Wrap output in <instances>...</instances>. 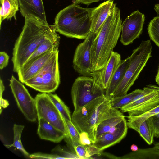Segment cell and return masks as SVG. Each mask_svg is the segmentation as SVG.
Masks as SVG:
<instances>
[{"label": "cell", "instance_id": "cell-1", "mask_svg": "<svg viewBox=\"0 0 159 159\" xmlns=\"http://www.w3.org/2000/svg\"><path fill=\"white\" fill-rule=\"evenodd\" d=\"M56 29L54 25L34 16L25 17L22 30L13 49L11 60L14 72L18 73L39 45Z\"/></svg>", "mask_w": 159, "mask_h": 159}, {"label": "cell", "instance_id": "cell-2", "mask_svg": "<svg viewBox=\"0 0 159 159\" xmlns=\"http://www.w3.org/2000/svg\"><path fill=\"white\" fill-rule=\"evenodd\" d=\"M120 11L114 4L95 38L91 48V69L98 71L105 66L116 45L122 30Z\"/></svg>", "mask_w": 159, "mask_h": 159}, {"label": "cell", "instance_id": "cell-3", "mask_svg": "<svg viewBox=\"0 0 159 159\" xmlns=\"http://www.w3.org/2000/svg\"><path fill=\"white\" fill-rule=\"evenodd\" d=\"M92 9L74 2L61 10L55 19L57 31L68 37L85 39L91 29Z\"/></svg>", "mask_w": 159, "mask_h": 159}, {"label": "cell", "instance_id": "cell-4", "mask_svg": "<svg viewBox=\"0 0 159 159\" xmlns=\"http://www.w3.org/2000/svg\"><path fill=\"white\" fill-rule=\"evenodd\" d=\"M152 48L151 40L142 41L139 45L133 51L129 66L112 98L127 94L152 57Z\"/></svg>", "mask_w": 159, "mask_h": 159}, {"label": "cell", "instance_id": "cell-5", "mask_svg": "<svg viewBox=\"0 0 159 159\" xmlns=\"http://www.w3.org/2000/svg\"><path fill=\"white\" fill-rule=\"evenodd\" d=\"M71 95L75 111L98 97L106 96L98 71L92 76L82 75L76 79L72 85Z\"/></svg>", "mask_w": 159, "mask_h": 159}, {"label": "cell", "instance_id": "cell-6", "mask_svg": "<svg viewBox=\"0 0 159 159\" xmlns=\"http://www.w3.org/2000/svg\"><path fill=\"white\" fill-rule=\"evenodd\" d=\"M122 115L120 111L111 107L110 100L107 98L97 107L89 109L82 116L72 121L80 133H88L93 143L96 140V129L100 122L110 117Z\"/></svg>", "mask_w": 159, "mask_h": 159}, {"label": "cell", "instance_id": "cell-7", "mask_svg": "<svg viewBox=\"0 0 159 159\" xmlns=\"http://www.w3.org/2000/svg\"><path fill=\"white\" fill-rule=\"evenodd\" d=\"M58 54V50L39 72L25 84L42 93L55 91L60 82Z\"/></svg>", "mask_w": 159, "mask_h": 159}, {"label": "cell", "instance_id": "cell-8", "mask_svg": "<svg viewBox=\"0 0 159 159\" xmlns=\"http://www.w3.org/2000/svg\"><path fill=\"white\" fill-rule=\"evenodd\" d=\"M38 119L42 118L63 132L65 137L70 136L63 118L50 98L48 93L37 94L35 98Z\"/></svg>", "mask_w": 159, "mask_h": 159}, {"label": "cell", "instance_id": "cell-9", "mask_svg": "<svg viewBox=\"0 0 159 159\" xmlns=\"http://www.w3.org/2000/svg\"><path fill=\"white\" fill-rule=\"evenodd\" d=\"M9 80V85L19 109L28 121L36 122L38 117L35 99L31 96L22 83L13 75Z\"/></svg>", "mask_w": 159, "mask_h": 159}, {"label": "cell", "instance_id": "cell-10", "mask_svg": "<svg viewBox=\"0 0 159 159\" xmlns=\"http://www.w3.org/2000/svg\"><path fill=\"white\" fill-rule=\"evenodd\" d=\"M97 35L89 33L84 41L77 47L73 60L75 70L83 76H92L91 69V50L94 40Z\"/></svg>", "mask_w": 159, "mask_h": 159}, {"label": "cell", "instance_id": "cell-11", "mask_svg": "<svg viewBox=\"0 0 159 159\" xmlns=\"http://www.w3.org/2000/svg\"><path fill=\"white\" fill-rule=\"evenodd\" d=\"M145 20L144 14L139 10L134 11L127 16L122 24L120 41L124 45L132 43L142 34Z\"/></svg>", "mask_w": 159, "mask_h": 159}, {"label": "cell", "instance_id": "cell-12", "mask_svg": "<svg viewBox=\"0 0 159 159\" xmlns=\"http://www.w3.org/2000/svg\"><path fill=\"white\" fill-rule=\"evenodd\" d=\"M159 105V90L154 89L146 96L132 102L120 109L123 112H128L129 117L140 116Z\"/></svg>", "mask_w": 159, "mask_h": 159}, {"label": "cell", "instance_id": "cell-13", "mask_svg": "<svg viewBox=\"0 0 159 159\" xmlns=\"http://www.w3.org/2000/svg\"><path fill=\"white\" fill-rule=\"evenodd\" d=\"M58 50V47L53 48L25 62L17 73L19 80L25 84L27 80L34 76Z\"/></svg>", "mask_w": 159, "mask_h": 159}, {"label": "cell", "instance_id": "cell-14", "mask_svg": "<svg viewBox=\"0 0 159 159\" xmlns=\"http://www.w3.org/2000/svg\"><path fill=\"white\" fill-rule=\"evenodd\" d=\"M126 120L124 118L110 131L96 138L93 143L101 150L119 143L126 136L128 131Z\"/></svg>", "mask_w": 159, "mask_h": 159}, {"label": "cell", "instance_id": "cell-15", "mask_svg": "<svg viewBox=\"0 0 159 159\" xmlns=\"http://www.w3.org/2000/svg\"><path fill=\"white\" fill-rule=\"evenodd\" d=\"M114 0H108L93 8L92 25L89 33L98 35L114 6Z\"/></svg>", "mask_w": 159, "mask_h": 159}, {"label": "cell", "instance_id": "cell-16", "mask_svg": "<svg viewBox=\"0 0 159 159\" xmlns=\"http://www.w3.org/2000/svg\"><path fill=\"white\" fill-rule=\"evenodd\" d=\"M121 60L120 55L113 51L105 66L98 71L100 84L105 90Z\"/></svg>", "mask_w": 159, "mask_h": 159}, {"label": "cell", "instance_id": "cell-17", "mask_svg": "<svg viewBox=\"0 0 159 159\" xmlns=\"http://www.w3.org/2000/svg\"><path fill=\"white\" fill-rule=\"evenodd\" d=\"M20 12L25 18L28 16L36 17L47 22L42 0H18Z\"/></svg>", "mask_w": 159, "mask_h": 159}, {"label": "cell", "instance_id": "cell-18", "mask_svg": "<svg viewBox=\"0 0 159 159\" xmlns=\"http://www.w3.org/2000/svg\"><path fill=\"white\" fill-rule=\"evenodd\" d=\"M37 134L43 140L54 143L61 142L66 137L65 134L42 118L38 119Z\"/></svg>", "mask_w": 159, "mask_h": 159}, {"label": "cell", "instance_id": "cell-19", "mask_svg": "<svg viewBox=\"0 0 159 159\" xmlns=\"http://www.w3.org/2000/svg\"><path fill=\"white\" fill-rule=\"evenodd\" d=\"M130 59V56L121 60L105 90V96L107 99L111 100L116 90L122 81L129 66Z\"/></svg>", "mask_w": 159, "mask_h": 159}, {"label": "cell", "instance_id": "cell-20", "mask_svg": "<svg viewBox=\"0 0 159 159\" xmlns=\"http://www.w3.org/2000/svg\"><path fill=\"white\" fill-rule=\"evenodd\" d=\"M54 30L38 46L33 54L26 62L29 61L39 56L50 50L59 47L60 37Z\"/></svg>", "mask_w": 159, "mask_h": 159}, {"label": "cell", "instance_id": "cell-21", "mask_svg": "<svg viewBox=\"0 0 159 159\" xmlns=\"http://www.w3.org/2000/svg\"><path fill=\"white\" fill-rule=\"evenodd\" d=\"M0 25L5 19L11 20L14 17L16 20V14L18 10V0H0Z\"/></svg>", "mask_w": 159, "mask_h": 159}, {"label": "cell", "instance_id": "cell-22", "mask_svg": "<svg viewBox=\"0 0 159 159\" xmlns=\"http://www.w3.org/2000/svg\"><path fill=\"white\" fill-rule=\"evenodd\" d=\"M159 159V149L154 146L151 148H139L123 156L119 159Z\"/></svg>", "mask_w": 159, "mask_h": 159}, {"label": "cell", "instance_id": "cell-23", "mask_svg": "<svg viewBox=\"0 0 159 159\" xmlns=\"http://www.w3.org/2000/svg\"><path fill=\"white\" fill-rule=\"evenodd\" d=\"M125 117L124 115L113 116L105 120L97 126L96 130V139L99 135L110 131L121 122Z\"/></svg>", "mask_w": 159, "mask_h": 159}, {"label": "cell", "instance_id": "cell-24", "mask_svg": "<svg viewBox=\"0 0 159 159\" xmlns=\"http://www.w3.org/2000/svg\"><path fill=\"white\" fill-rule=\"evenodd\" d=\"M159 113V105L145 113L134 117H126V123L128 128L137 131L139 125L148 118Z\"/></svg>", "mask_w": 159, "mask_h": 159}, {"label": "cell", "instance_id": "cell-25", "mask_svg": "<svg viewBox=\"0 0 159 159\" xmlns=\"http://www.w3.org/2000/svg\"><path fill=\"white\" fill-rule=\"evenodd\" d=\"M137 132L148 144H152L154 142V132L151 117L146 119L139 125Z\"/></svg>", "mask_w": 159, "mask_h": 159}, {"label": "cell", "instance_id": "cell-26", "mask_svg": "<svg viewBox=\"0 0 159 159\" xmlns=\"http://www.w3.org/2000/svg\"><path fill=\"white\" fill-rule=\"evenodd\" d=\"M24 126L14 124L13 127L14 133L13 143L10 144H5L7 148L14 147L20 151L25 157H29L30 154L24 148L21 140V137Z\"/></svg>", "mask_w": 159, "mask_h": 159}, {"label": "cell", "instance_id": "cell-27", "mask_svg": "<svg viewBox=\"0 0 159 159\" xmlns=\"http://www.w3.org/2000/svg\"><path fill=\"white\" fill-rule=\"evenodd\" d=\"M142 91V89H136L128 94L112 98L110 100L111 105L114 108L120 109L131 102L133 99Z\"/></svg>", "mask_w": 159, "mask_h": 159}, {"label": "cell", "instance_id": "cell-28", "mask_svg": "<svg viewBox=\"0 0 159 159\" xmlns=\"http://www.w3.org/2000/svg\"><path fill=\"white\" fill-rule=\"evenodd\" d=\"M48 94L62 115L66 123L68 121H71L72 118L69 109L63 101L56 94L49 93Z\"/></svg>", "mask_w": 159, "mask_h": 159}, {"label": "cell", "instance_id": "cell-29", "mask_svg": "<svg viewBox=\"0 0 159 159\" xmlns=\"http://www.w3.org/2000/svg\"><path fill=\"white\" fill-rule=\"evenodd\" d=\"M147 30L151 40L159 47V16L154 17L150 20Z\"/></svg>", "mask_w": 159, "mask_h": 159}, {"label": "cell", "instance_id": "cell-30", "mask_svg": "<svg viewBox=\"0 0 159 159\" xmlns=\"http://www.w3.org/2000/svg\"><path fill=\"white\" fill-rule=\"evenodd\" d=\"M66 124L70 139L75 140L81 144L80 139V132L72 121L67 122L66 123Z\"/></svg>", "mask_w": 159, "mask_h": 159}, {"label": "cell", "instance_id": "cell-31", "mask_svg": "<svg viewBox=\"0 0 159 159\" xmlns=\"http://www.w3.org/2000/svg\"><path fill=\"white\" fill-rule=\"evenodd\" d=\"M29 158L41 159H58L65 158L57 154H47L40 152L30 154Z\"/></svg>", "mask_w": 159, "mask_h": 159}, {"label": "cell", "instance_id": "cell-32", "mask_svg": "<svg viewBox=\"0 0 159 159\" xmlns=\"http://www.w3.org/2000/svg\"><path fill=\"white\" fill-rule=\"evenodd\" d=\"M74 150L79 159H92L89 154L84 146L78 144L75 146Z\"/></svg>", "mask_w": 159, "mask_h": 159}, {"label": "cell", "instance_id": "cell-33", "mask_svg": "<svg viewBox=\"0 0 159 159\" xmlns=\"http://www.w3.org/2000/svg\"><path fill=\"white\" fill-rule=\"evenodd\" d=\"M154 132V137L159 138V113L151 117Z\"/></svg>", "mask_w": 159, "mask_h": 159}, {"label": "cell", "instance_id": "cell-34", "mask_svg": "<svg viewBox=\"0 0 159 159\" xmlns=\"http://www.w3.org/2000/svg\"><path fill=\"white\" fill-rule=\"evenodd\" d=\"M85 146L89 154L91 157L92 156L95 155L98 156L101 155L102 152V150H100L93 143Z\"/></svg>", "mask_w": 159, "mask_h": 159}, {"label": "cell", "instance_id": "cell-35", "mask_svg": "<svg viewBox=\"0 0 159 159\" xmlns=\"http://www.w3.org/2000/svg\"><path fill=\"white\" fill-rule=\"evenodd\" d=\"M9 56L4 51L0 52V69L2 70L8 64Z\"/></svg>", "mask_w": 159, "mask_h": 159}, {"label": "cell", "instance_id": "cell-36", "mask_svg": "<svg viewBox=\"0 0 159 159\" xmlns=\"http://www.w3.org/2000/svg\"><path fill=\"white\" fill-rule=\"evenodd\" d=\"M80 139L81 144L84 146L90 145L92 143L88 133L85 132L80 133Z\"/></svg>", "mask_w": 159, "mask_h": 159}, {"label": "cell", "instance_id": "cell-37", "mask_svg": "<svg viewBox=\"0 0 159 159\" xmlns=\"http://www.w3.org/2000/svg\"><path fill=\"white\" fill-rule=\"evenodd\" d=\"M103 0H75L74 2L78 3H81L83 4L89 5L94 2H97Z\"/></svg>", "mask_w": 159, "mask_h": 159}, {"label": "cell", "instance_id": "cell-38", "mask_svg": "<svg viewBox=\"0 0 159 159\" xmlns=\"http://www.w3.org/2000/svg\"><path fill=\"white\" fill-rule=\"evenodd\" d=\"M8 105V102L7 100L3 99L2 98L0 99V110L2 107L5 108L7 107Z\"/></svg>", "mask_w": 159, "mask_h": 159}, {"label": "cell", "instance_id": "cell-39", "mask_svg": "<svg viewBox=\"0 0 159 159\" xmlns=\"http://www.w3.org/2000/svg\"><path fill=\"white\" fill-rule=\"evenodd\" d=\"M0 99L2 98V96L3 92L5 90V87L3 84V81L2 79H0Z\"/></svg>", "mask_w": 159, "mask_h": 159}, {"label": "cell", "instance_id": "cell-40", "mask_svg": "<svg viewBox=\"0 0 159 159\" xmlns=\"http://www.w3.org/2000/svg\"><path fill=\"white\" fill-rule=\"evenodd\" d=\"M154 9L156 12L157 16H159V4L157 3L155 5Z\"/></svg>", "mask_w": 159, "mask_h": 159}, {"label": "cell", "instance_id": "cell-41", "mask_svg": "<svg viewBox=\"0 0 159 159\" xmlns=\"http://www.w3.org/2000/svg\"><path fill=\"white\" fill-rule=\"evenodd\" d=\"M155 80L157 84L159 86V66L157 75L155 76Z\"/></svg>", "mask_w": 159, "mask_h": 159}, {"label": "cell", "instance_id": "cell-42", "mask_svg": "<svg viewBox=\"0 0 159 159\" xmlns=\"http://www.w3.org/2000/svg\"><path fill=\"white\" fill-rule=\"evenodd\" d=\"M138 146L135 144H133L130 147V149L132 151H136L138 150Z\"/></svg>", "mask_w": 159, "mask_h": 159}, {"label": "cell", "instance_id": "cell-43", "mask_svg": "<svg viewBox=\"0 0 159 159\" xmlns=\"http://www.w3.org/2000/svg\"><path fill=\"white\" fill-rule=\"evenodd\" d=\"M147 86L153 89L159 90V86L156 85L149 84L147 85Z\"/></svg>", "mask_w": 159, "mask_h": 159}, {"label": "cell", "instance_id": "cell-44", "mask_svg": "<svg viewBox=\"0 0 159 159\" xmlns=\"http://www.w3.org/2000/svg\"><path fill=\"white\" fill-rule=\"evenodd\" d=\"M154 146L157 147L159 149V142H157L154 144Z\"/></svg>", "mask_w": 159, "mask_h": 159}]
</instances>
